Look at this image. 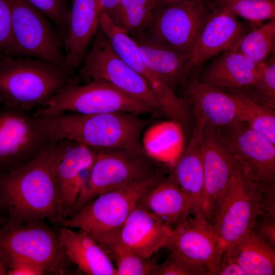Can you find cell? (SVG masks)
<instances>
[{
	"instance_id": "cell-32",
	"label": "cell",
	"mask_w": 275,
	"mask_h": 275,
	"mask_svg": "<svg viewBox=\"0 0 275 275\" xmlns=\"http://www.w3.org/2000/svg\"><path fill=\"white\" fill-rule=\"evenodd\" d=\"M237 97L240 121L246 123L255 131L275 145V111L267 108L239 92Z\"/></svg>"
},
{
	"instance_id": "cell-5",
	"label": "cell",
	"mask_w": 275,
	"mask_h": 275,
	"mask_svg": "<svg viewBox=\"0 0 275 275\" xmlns=\"http://www.w3.org/2000/svg\"><path fill=\"white\" fill-rule=\"evenodd\" d=\"M161 171L158 161L145 151L123 147L97 148L90 177L68 217L105 193Z\"/></svg>"
},
{
	"instance_id": "cell-18",
	"label": "cell",
	"mask_w": 275,
	"mask_h": 275,
	"mask_svg": "<svg viewBox=\"0 0 275 275\" xmlns=\"http://www.w3.org/2000/svg\"><path fill=\"white\" fill-rule=\"evenodd\" d=\"M237 18L222 7L211 13L189 53L193 69L220 52L231 50L248 32Z\"/></svg>"
},
{
	"instance_id": "cell-39",
	"label": "cell",
	"mask_w": 275,
	"mask_h": 275,
	"mask_svg": "<svg viewBox=\"0 0 275 275\" xmlns=\"http://www.w3.org/2000/svg\"><path fill=\"white\" fill-rule=\"evenodd\" d=\"M7 275H43L44 270L39 265L22 259L14 258L6 262Z\"/></svg>"
},
{
	"instance_id": "cell-26",
	"label": "cell",
	"mask_w": 275,
	"mask_h": 275,
	"mask_svg": "<svg viewBox=\"0 0 275 275\" xmlns=\"http://www.w3.org/2000/svg\"><path fill=\"white\" fill-rule=\"evenodd\" d=\"M138 204L169 225L172 229L190 214V203L171 173L150 187Z\"/></svg>"
},
{
	"instance_id": "cell-2",
	"label": "cell",
	"mask_w": 275,
	"mask_h": 275,
	"mask_svg": "<svg viewBox=\"0 0 275 275\" xmlns=\"http://www.w3.org/2000/svg\"><path fill=\"white\" fill-rule=\"evenodd\" d=\"M57 140L69 139L94 148L123 147L145 151L141 136L150 120L126 112L64 113L43 117Z\"/></svg>"
},
{
	"instance_id": "cell-37",
	"label": "cell",
	"mask_w": 275,
	"mask_h": 275,
	"mask_svg": "<svg viewBox=\"0 0 275 275\" xmlns=\"http://www.w3.org/2000/svg\"><path fill=\"white\" fill-rule=\"evenodd\" d=\"M12 38V14L9 0H0V55L9 47Z\"/></svg>"
},
{
	"instance_id": "cell-4",
	"label": "cell",
	"mask_w": 275,
	"mask_h": 275,
	"mask_svg": "<svg viewBox=\"0 0 275 275\" xmlns=\"http://www.w3.org/2000/svg\"><path fill=\"white\" fill-rule=\"evenodd\" d=\"M114 112L161 116L154 109L110 84L93 80L80 84L75 77L39 107L34 115L47 117L64 113Z\"/></svg>"
},
{
	"instance_id": "cell-10",
	"label": "cell",
	"mask_w": 275,
	"mask_h": 275,
	"mask_svg": "<svg viewBox=\"0 0 275 275\" xmlns=\"http://www.w3.org/2000/svg\"><path fill=\"white\" fill-rule=\"evenodd\" d=\"M12 14L11 43L2 55L37 59L71 75L58 34L39 10L27 0H9Z\"/></svg>"
},
{
	"instance_id": "cell-29",
	"label": "cell",
	"mask_w": 275,
	"mask_h": 275,
	"mask_svg": "<svg viewBox=\"0 0 275 275\" xmlns=\"http://www.w3.org/2000/svg\"><path fill=\"white\" fill-rule=\"evenodd\" d=\"M159 7L158 0H120L110 17L130 36L145 34Z\"/></svg>"
},
{
	"instance_id": "cell-24",
	"label": "cell",
	"mask_w": 275,
	"mask_h": 275,
	"mask_svg": "<svg viewBox=\"0 0 275 275\" xmlns=\"http://www.w3.org/2000/svg\"><path fill=\"white\" fill-rule=\"evenodd\" d=\"M263 63H256L241 54L227 51L208 65L199 81L227 92L241 90L254 83Z\"/></svg>"
},
{
	"instance_id": "cell-23",
	"label": "cell",
	"mask_w": 275,
	"mask_h": 275,
	"mask_svg": "<svg viewBox=\"0 0 275 275\" xmlns=\"http://www.w3.org/2000/svg\"><path fill=\"white\" fill-rule=\"evenodd\" d=\"M132 38L145 64L172 90L188 80L193 70L189 54L155 42L145 34Z\"/></svg>"
},
{
	"instance_id": "cell-33",
	"label": "cell",
	"mask_w": 275,
	"mask_h": 275,
	"mask_svg": "<svg viewBox=\"0 0 275 275\" xmlns=\"http://www.w3.org/2000/svg\"><path fill=\"white\" fill-rule=\"evenodd\" d=\"M222 7L258 26L275 18V0H221Z\"/></svg>"
},
{
	"instance_id": "cell-7",
	"label": "cell",
	"mask_w": 275,
	"mask_h": 275,
	"mask_svg": "<svg viewBox=\"0 0 275 275\" xmlns=\"http://www.w3.org/2000/svg\"><path fill=\"white\" fill-rule=\"evenodd\" d=\"M164 176L162 170L144 179L105 193L58 223L76 228L94 238L113 233L123 225L142 196Z\"/></svg>"
},
{
	"instance_id": "cell-6",
	"label": "cell",
	"mask_w": 275,
	"mask_h": 275,
	"mask_svg": "<svg viewBox=\"0 0 275 275\" xmlns=\"http://www.w3.org/2000/svg\"><path fill=\"white\" fill-rule=\"evenodd\" d=\"M0 255L5 263L11 259L29 261L40 266L46 274L76 273L60 239L59 232L44 221L11 226L0 229Z\"/></svg>"
},
{
	"instance_id": "cell-8",
	"label": "cell",
	"mask_w": 275,
	"mask_h": 275,
	"mask_svg": "<svg viewBox=\"0 0 275 275\" xmlns=\"http://www.w3.org/2000/svg\"><path fill=\"white\" fill-rule=\"evenodd\" d=\"M57 141L44 117L0 104V174L29 163Z\"/></svg>"
},
{
	"instance_id": "cell-21",
	"label": "cell",
	"mask_w": 275,
	"mask_h": 275,
	"mask_svg": "<svg viewBox=\"0 0 275 275\" xmlns=\"http://www.w3.org/2000/svg\"><path fill=\"white\" fill-rule=\"evenodd\" d=\"M98 0H72L64 37L65 63L70 74L81 66L99 28Z\"/></svg>"
},
{
	"instance_id": "cell-27",
	"label": "cell",
	"mask_w": 275,
	"mask_h": 275,
	"mask_svg": "<svg viewBox=\"0 0 275 275\" xmlns=\"http://www.w3.org/2000/svg\"><path fill=\"white\" fill-rule=\"evenodd\" d=\"M226 249L247 275L275 274V246L252 229Z\"/></svg>"
},
{
	"instance_id": "cell-11",
	"label": "cell",
	"mask_w": 275,
	"mask_h": 275,
	"mask_svg": "<svg viewBox=\"0 0 275 275\" xmlns=\"http://www.w3.org/2000/svg\"><path fill=\"white\" fill-rule=\"evenodd\" d=\"M260 184L234 166L229 187L215 214L213 226L224 249L254 226L259 209Z\"/></svg>"
},
{
	"instance_id": "cell-43",
	"label": "cell",
	"mask_w": 275,
	"mask_h": 275,
	"mask_svg": "<svg viewBox=\"0 0 275 275\" xmlns=\"http://www.w3.org/2000/svg\"><path fill=\"white\" fill-rule=\"evenodd\" d=\"M7 212L3 205L0 197V229L6 224L7 222Z\"/></svg>"
},
{
	"instance_id": "cell-19",
	"label": "cell",
	"mask_w": 275,
	"mask_h": 275,
	"mask_svg": "<svg viewBox=\"0 0 275 275\" xmlns=\"http://www.w3.org/2000/svg\"><path fill=\"white\" fill-rule=\"evenodd\" d=\"M172 230L169 225L137 204L122 227L108 234L131 251L150 258L162 249Z\"/></svg>"
},
{
	"instance_id": "cell-25",
	"label": "cell",
	"mask_w": 275,
	"mask_h": 275,
	"mask_svg": "<svg viewBox=\"0 0 275 275\" xmlns=\"http://www.w3.org/2000/svg\"><path fill=\"white\" fill-rule=\"evenodd\" d=\"M59 235L68 258L80 272L88 275H116L112 260L89 233L60 227Z\"/></svg>"
},
{
	"instance_id": "cell-31",
	"label": "cell",
	"mask_w": 275,
	"mask_h": 275,
	"mask_svg": "<svg viewBox=\"0 0 275 275\" xmlns=\"http://www.w3.org/2000/svg\"><path fill=\"white\" fill-rule=\"evenodd\" d=\"M275 49V18L246 32L230 51L256 63L264 62Z\"/></svg>"
},
{
	"instance_id": "cell-41",
	"label": "cell",
	"mask_w": 275,
	"mask_h": 275,
	"mask_svg": "<svg viewBox=\"0 0 275 275\" xmlns=\"http://www.w3.org/2000/svg\"><path fill=\"white\" fill-rule=\"evenodd\" d=\"M214 275H247L227 249L223 252L219 265Z\"/></svg>"
},
{
	"instance_id": "cell-46",
	"label": "cell",
	"mask_w": 275,
	"mask_h": 275,
	"mask_svg": "<svg viewBox=\"0 0 275 275\" xmlns=\"http://www.w3.org/2000/svg\"><path fill=\"white\" fill-rule=\"evenodd\" d=\"M1 56V55H0V56Z\"/></svg>"
},
{
	"instance_id": "cell-22",
	"label": "cell",
	"mask_w": 275,
	"mask_h": 275,
	"mask_svg": "<svg viewBox=\"0 0 275 275\" xmlns=\"http://www.w3.org/2000/svg\"><path fill=\"white\" fill-rule=\"evenodd\" d=\"M185 92L198 114L213 127H224L240 121L236 94L207 86L198 80H187Z\"/></svg>"
},
{
	"instance_id": "cell-17",
	"label": "cell",
	"mask_w": 275,
	"mask_h": 275,
	"mask_svg": "<svg viewBox=\"0 0 275 275\" xmlns=\"http://www.w3.org/2000/svg\"><path fill=\"white\" fill-rule=\"evenodd\" d=\"M202 152L204 176L203 214L213 225L215 214L229 187L234 166L217 136L215 127L205 122Z\"/></svg>"
},
{
	"instance_id": "cell-1",
	"label": "cell",
	"mask_w": 275,
	"mask_h": 275,
	"mask_svg": "<svg viewBox=\"0 0 275 275\" xmlns=\"http://www.w3.org/2000/svg\"><path fill=\"white\" fill-rule=\"evenodd\" d=\"M53 147L23 166L0 174V197L8 214L6 225L44 219L58 225L61 220L52 172Z\"/></svg>"
},
{
	"instance_id": "cell-20",
	"label": "cell",
	"mask_w": 275,
	"mask_h": 275,
	"mask_svg": "<svg viewBox=\"0 0 275 275\" xmlns=\"http://www.w3.org/2000/svg\"><path fill=\"white\" fill-rule=\"evenodd\" d=\"M195 114L196 124L189 143L171 167V174L190 201V214L193 216L199 213H203L204 197L202 152V133L204 121L198 114Z\"/></svg>"
},
{
	"instance_id": "cell-3",
	"label": "cell",
	"mask_w": 275,
	"mask_h": 275,
	"mask_svg": "<svg viewBox=\"0 0 275 275\" xmlns=\"http://www.w3.org/2000/svg\"><path fill=\"white\" fill-rule=\"evenodd\" d=\"M72 78L62 69L29 57L0 56V104L30 113L42 106Z\"/></svg>"
},
{
	"instance_id": "cell-38",
	"label": "cell",
	"mask_w": 275,
	"mask_h": 275,
	"mask_svg": "<svg viewBox=\"0 0 275 275\" xmlns=\"http://www.w3.org/2000/svg\"><path fill=\"white\" fill-rule=\"evenodd\" d=\"M259 209V215L275 219V182L260 184Z\"/></svg>"
},
{
	"instance_id": "cell-30",
	"label": "cell",
	"mask_w": 275,
	"mask_h": 275,
	"mask_svg": "<svg viewBox=\"0 0 275 275\" xmlns=\"http://www.w3.org/2000/svg\"><path fill=\"white\" fill-rule=\"evenodd\" d=\"M116 265V275H152L155 263L142 257L106 234L94 238Z\"/></svg>"
},
{
	"instance_id": "cell-14",
	"label": "cell",
	"mask_w": 275,
	"mask_h": 275,
	"mask_svg": "<svg viewBox=\"0 0 275 275\" xmlns=\"http://www.w3.org/2000/svg\"><path fill=\"white\" fill-rule=\"evenodd\" d=\"M99 27L116 54L146 81L163 107L167 117L183 121L187 113L185 101L177 97L143 61L135 41L124 30L117 26L105 12L99 18Z\"/></svg>"
},
{
	"instance_id": "cell-13",
	"label": "cell",
	"mask_w": 275,
	"mask_h": 275,
	"mask_svg": "<svg viewBox=\"0 0 275 275\" xmlns=\"http://www.w3.org/2000/svg\"><path fill=\"white\" fill-rule=\"evenodd\" d=\"M211 13L204 0L160 6L145 35L155 42L189 54Z\"/></svg>"
},
{
	"instance_id": "cell-16",
	"label": "cell",
	"mask_w": 275,
	"mask_h": 275,
	"mask_svg": "<svg viewBox=\"0 0 275 275\" xmlns=\"http://www.w3.org/2000/svg\"><path fill=\"white\" fill-rule=\"evenodd\" d=\"M96 152L97 148L69 139L58 140L54 145L52 172L61 220L69 216L82 190L78 177L82 170L93 165Z\"/></svg>"
},
{
	"instance_id": "cell-9",
	"label": "cell",
	"mask_w": 275,
	"mask_h": 275,
	"mask_svg": "<svg viewBox=\"0 0 275 275\" xmlns=\"http://www.w3.org/2000/svg\"><path fill=\"white\" fill-rule=\"evenodd\" d=\"M76 79L79 83L100 81L110 84L167 117L158 99L145 79L114 51L100 27Z\"/></svg>"
},
{
	"instance_id": "cell-36",
	"label": "cell",
	"mask_w": 275,
	"mask_h": 275,
	"mask_svg": "<svg viewBox=\"0 0 275 275\" xmlns=\"http://www.w3.org/2000/svg\"><path fill=\"white\" fill-rule=\"evenodd\" d=\"M49 17L64 33L67 29L70 11L65 0H27Z\"/></svg>"
},
{
	"instance_id": "cell-12",
	"label": "cell",
	"mask_w": 275,
	"mask_h": 275,
	"mask_svg": "<svg viewBox=\"0 0 275 275\" xmlns=\"http://www.w3.org/2000/svg\"><path fill=\"white\" fill-rule=\"evenodd\" d=\"M215 130L235 167L256 183L275 182V145L245 122Z\"/></svg>"
},
{
	"instance_id": "cell-34",
	"label": "cell",
	"mask_w": 275,
	"mask_h": 275,
	"mask_svg": "<svg viewBox=\"0 0 275 275\" xmlns=\"http://www.w3.org/2000/svg\"><path fill=\"white\" fill-rule=\"evenodd\" d=\"M235 91L242 92L259 104L274 110V52H273L269 58L263 62L261 70L254 83L245 89Z\"/></svg>"
},
{
	"instance_id": "cell-40",
	"label": "cell",
	"mask_w": 275,
	"mask_h": 275,
	"mask_svg": "<svg viewBox=\"0 0 275 275\" xmlns=\"http://www.w3.org/2000/svg\"><path fill=\"white\" fill-rule=\"evenodd\" d=\"M252 229L271 245L275 246V219L259 215Z\"/></svg>"
},
{
	"instance_id": "cell-45",
	"label": "cell",
	"mask_w": 275,
	"mask_h": 275,
	"mask_svg": "<svg viewBox=\"0 0 275 275\" xmlns=\"http://www.w3.org/2000/svg\"><path fill=\"white\" fill-rule=\"evenodd\" d=\"M7 268L6 263L0 255V275H7Z\"/></svg>"
},
{
	"instance_id": "cell-15",
	"label": "cell",
	"mask_w": 275,
	"mask_h": 275,
	"mask_svg": "<svg viewBox=\"0 0 275 275\" xmlns=\"http://www.w3.org/2000/svg\"><path fill=\"white\" fill-rule=\"evenodd\" d=\"M162 248L202 265L208 275H214L225 250L213 225L202 213L189 215L173 229Z\"/></svg>"
},
{
	"instance_id": "cell-28",
	"label": "cell",
	"mask_w": 275,
	"mask_h": 275,
	"mask_svg": "<svg viewBox=\"0 0 275 275\" xmlns=\"http://www.w3.org/2000/svg\"><path fill=\"white\" fill-rule=\"evenodd\" d=\"M141 143L147 154L171 167L184 148L182 125L173 120L154 124L146 130Z\"/></svg>"
},
{
	"instance_id": "cell-35",
	"label": "cell",
	"mask_w": 275,
	"mask_h": 275,
	"mask_svg": "<svg viewBox=\"0 0 275 275\" xmlns=\"http://www.w3.org/2000/svg\"><path fill=\"white\" fill-rule=\"evenodd\" d=\"M206 274V270L202 265L171 251L162 263L155 264L152 273V275Z\"/></svg>"
},
{
	"instance_id": "cell-44",
	"label": "cell",
	"mask_w": 275,
	"mask_h": 275,
	"mask_svg": "<svg viewBox=\"0 0 275 275\" xmlns=\"http://www.w3.org/2000/svg\"><path fill=\"white\" fill-rule=\"evenodd\" d=\"M193 0H158L160 6H167Z\"/></svg>"
},
{
	"instance_id": "cell-42",
	"label": "cell",
	"mask_w": 275,
	"mask_h": 275,
	"mask_svg": "<svg viewBox=\"0 0 275 275\" xmlns=\"http://www.w3.org/2000/svg\"><path fill=\"white\" fill-rule=\"evenodd\" d=\"M98 1L100 12H105L111 17L120 0H98Z\"/></svg>"
}]
</instances>
